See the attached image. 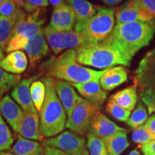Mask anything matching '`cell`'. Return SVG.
<instances>
[{
  "mask_svg": "<svg viewBox=\"0 0 155 155\" xmlns=\"http://www.w3.org/2000/svg\"><path fill=\"white\" fill-rule=\"evenodd\" d=\"M154 35L155 19L116 24L108 38L132 60L139 50L150 44Z\"/></svg>",
  "mask_w": 155,
  "mask_h": 155,
  "instance_id": "obj_1",
  "label": "cell"
},
{
  "mask_svg": "<svg viewBox=\"0 0 155 155\" xmlns=\"http://www.w3.org/2000/svg\"><path fill=\"white\" fill-rule=\"evenodd\" d=\"M76 58L78 63L100 69L116 65L129 67L131 61L108 37L98 43L85 45L78 48Z\"/></svg>",
  "mask_w": 155,
  "mask_h": 155,
  "instance_id": "obj_2",
  "label": "cell"
},
{
  "mask_svg": "<svg viewBox=\"0 0 155 155\" xmlns=\"http://www.w3.org/2000/svg\"><path fill=\"white\" fill-rule=\"evenodd\" d=\"M46 96L40 111V131L45 137H54L66 127V112L58 98L54 87V79L44 78Z\"/></svg>",
  "mask_w": 155,
  "mask_h": 155,
  "instance_id": "obj_3",
  "label": "cell"
},
{
  "mask_svg": "<svg viewBox=\"0 0 155 155\" xmlns=\"http://www.w3.org/2000/svg\"><path fill=\"white\" fill-rule=\"evenodd\" d=\"M107 70L98 71L79 65L77 61L76 50L70 49L54 61L50 73L60 80L72 83H85L99 81Z\"/></svg>",
  "mask_w": 155,
  "mask_h": 155,
  "instance_id": "obj_4",
  "label": "cell"
},
{
  "mask_svg": "<svg viewBox=\"0 0 155 155\" xmlns=\"http://www.w3.org/2000/svg\"><path fill=\"white\" fill-rule=\"evenodd\" d=\"M96 13L88 20L75 23V31L80 33L86 45L96 44L104 41L113 32L115 24L114 9L96 6Z\"/></svg>",
  "mask_w": 155,
  "mask_h": 155,
  "instance_id": "obj_5",
  "label": "cell"
},
{
  "mask_svg": "<svg viewBox=\"0 0 155 155\" xmlns=\"http://www.w3.org/2000/svg\"><path fill=\"white\" fill-rule=\"evenodd\" d=\"M100 110L81 97L68 118L66 128L77 134L83 135L89 131L93 119Z\"/></svg>",
  "mask_w": 155,
  "mask_h": 155,
  "instance_id": "obj_6",
  "label": "cell"
},
{
  "mask_svg": "<svg viewBox=\"0 0 155 155\" xmlns=\"http://www.w3.org/2000/svg\"><path fill=\"white\" fill-rule=\"evenodd\" d=\"M42 33L55 54L61 53L65 49L77 50L78 48L86 45L83 37L75 30L69 32H58L48 25L43 28Z\"/></svg>",
  "mask_w": 155,
  "mask_h": 155,
  "instance_id": "obj_7",
  "label": "cell"
},
{
  "mask_svg": "<svg viewBox=\"0 0 155 155\" xmlns=\"http://www.w3.org/2000/svg\"><path fill=\"white\" fill-rule=\"evenodd\" d=\"M86 144L84 138L68 131L45 141V146L58 149L68 155H89Z\"/></svg>",
  "mask_w": 155,
  "mask_h": 155,
  "instance_id": "obj_8",
  "label": "cell"
},
{
  "mask_svg": "<svg viewBox=\"0 0 155 155\" xmlns=\"http://www.w3.org/2000/svg\"><path fill=\"white\" fill-rule=\"evenodd\" d=\"M45 19L41 9L29 15H27L25 12L21 9L13 35H21L29 39L32 38L42 32L43 28L42 27L45 22Z\"/></svg>",
  "mask_w": 155,
  "mask_h": 155,
  "instance_id": "obj_9",
  "label": "cell"
},
{
  "mask_svg": "<svg viewBox=\"0 0 155 155\" xmlns=\"http://www.w3.org/2000/svg\"><path fill=\"white\" fill-rule=\"evenodd\" d=\"M134 81L139 90L155 89V49L148 52L139 62Z\"/></svg>",
  "mask_w": 155,
  "mask_h": 155,
  "instance_id": "obj_10",
  "label": "cell"
},
{
  "mask_svg": "<svg viewBox=\"0 0 155 155\" xmlns=\"http://www.w3.org/2000/svg\"><path fill=\"white\" fill-rule=\"evenodd\" d=\"M75 15L66 2L54 8L49 26L58 32H69L75 26Z\"/></svg>",
  "mask_w": 155,
  "mask_h": 155,
  "instance_id": "obj_11",
  "label": "cell"
},
{
  "mask_svg": "<svg viewBox=\"0 0 155 155\" xmlns=\"http://www.w3.org/2000/svg\"><path fill=\"white\" fill-rule=\"evenodd\" d=\"M38 77L39 75H36L29 78L23 79L17 83L12 91V97L24 112L37 111L31 98L30 86L33 81L36 80Z\"/></svg>",
  "mask_w": 155,
  "mask_h": 155,
  "instance_id": "obj_12",
  "label": "cell"
},
{
  "mask_svg": "<svg viewBox=\"0 0 155 155\" xmlns=\"http://www.w3.org/2000/svg\"><path fill=\"white\" fill-rule=\"evenodd\" d=\"M85 99L101 110L107 98V92L101 88L99 81L85 83H71Z\"/></svg>",
  "mask_w": 155,
  "mask_h": 155,
  "instance_id": "obj_13",
  "label": "cell"
},
{
  "mask_svg": "<svg viewBox=\"0 0 155 155\" xmlns=\"http://www.w3.org/2000/svg\"><path fill=\"white\" fill-rule=\"evenodd\" d=\"M0 112L15 132L18 134L25 113L9 95L0 100Z\"/></svg>",
  "mask_w": 155,
  "mask_h": 155,
  "instance_id": "obj_14",
  "label": "cell"
},
{
  "mask_svg": "<svg viewBox=\"0 0 155 155\" xmlns=\"http://www.w3.org/2000/svg\"><path fill=\"white\" fill-rule=\"evenodd\" d=\"M54 87L58 98L65 108L68 118L81 97L75 91L73 85L67 81L54 80Z\"/></svg>",
  "mask_w": 155,
  "mask_h": 155,
  "instance_id": "obj_15",
  "label": "cell"
},
{
  "mask_svg": "<svg viewBox=\"0 0 155 155\" xmlns=\"http://www.w3.org/2000/svg\"><path fill=\"white\" fill-rule=\"evenodd\" d=\"M38 111L24 112L25 116L21 123L19 135L23 138L41 141L43 135L40 131V123Z\"/></svg>",
  "mask_w": 155,
  "mask_h": 155,
  "instance_id": "obj_16",
  "label": "cell"
},
{
  "mask_svg": "<svg viewBox=\"0 0 155 155\" xmlns=\"http://www.w3.org/2000/svg\"><path fill=\"white\" fill-rule=\"evenodd\" d=\"M124 130H126L125 129L119 127L105 115L98 112L92 120L89 131L101 139H104Z\"/></svg>",
  "mask_w": 155,
  "mask_h": 155,
  "instance_id": "obj_17",
  "label": "cell"
},
{
  "mask_svg": "<svg viewBox=\"0 0 155 155\" xmlns=\"http://www.w3.org/2000/svg\"><path fill=\"white\" fill-rule=\"evenodd\" d=\"M25 50L30 59L31 65H35L40 60L45 57L49 53V48L42 32L30 39Z\"/></svg>",
  "mask_w": 155,
  "mask_h": 155,
  "instance_id": "obj_18",
  "label": "cell"
},
{
  "mask_svg": "<svg viewBox=\"0 0 155 155\" xmlns=\"http://www.w3.org/2000/svg\"><path fill=\"white\" fill-rule=\"evenodd\" d=\"M127 79L128 74L126 69L122 66H117L108 68L101 77L99 82L105 91H110L127 81Z\"/></svg>",
  "mask_w": 155,
  "mask_h": 155,
  "instance_id": "obj_19",
  "label": "cell"
},
{
  "mask_svg": "<svg viewBox=\"0 0 155 155\" xmlns=\"http://www.w3.org/2000/svg\"><path fill=\"white\" fill-rule=\"evenodd\" d=\"M28 58L24 52H12L0 62V66L7 72L19 74L24 72L28 67Z\"/></svg>",
  "mask_w": 155,
  "mask_h": 155,
  "instance_id": "obj_20",
  "label": "cell"
},
{
  "mask_svg": "<svg viewBox=\"0 0 155 155\" xmlns=\"http://www.w3.org/2000/svg\"><path fill=\"white\" fill-rule=\"evenodd\" d=\"M117 24L142 21L138 0H128L116 12Z\"/></svg>",
  "mask_w": 155,
  "mask_h": 155,
  "instance_id": "obj_21",
  "label": "cell"
},
{
  "mask_svg": "<svg viewBox=\"0 0 155 155\" xmlns=\"http://www.w3.org/2000/svg\"><path fill=\"white\" fill-rule=\"evenodd\" d=\"M9 152L17 155H42L45 153V148L38 141L25 139L19 135Z\"/></svg>",
  "mask_w": 155,
  "mask_h": 155,
  "instance_id": "obj_22",
  "label": "cell"
},
{
  "mask_svg": "<svg viewBox=\"0 0 155 155\" xmlns=\"http://www.w3.org/2000/svg\"><path fill=\"white\" fill-rule=\"evenodd\" d=\"M127 130L119 131L102 139L109 155H120L129 146L127 139Z\"/></svg>",
  "mask_w": 155,
  "mask_h": 155,
  "instance_id": "obj_23",
  "label": "cell"
},
{
  "mask_svg": "<svg viewBox=\"0 0 155 155\" xmlns=\"http://www.w3.org/2000/svg\"><path fill=\"white\" fill-rule=\"evenodd\" d=\"M21 9L12 17H0V54H4L9 39L14 33L15 25Z\"/></svg>",
  "mask_w": 155,
  "mask_h": 155,
  "instance_id": "obj_24",
  "label": "cell"
},
{
  "mask_svg": "<svg viewBox=\"0 0 155 155\" xmlns=\"http://www.w3.org/2000/svg\"><path fill=\"white\" fill-rule=\"evenodd\" d=\"M111 98L121 107L131 111L134 108L138 101L137 87L135 85L127 87L112 95Z\"/></svg>",
  "mask_w": 155,
  "mask_h": 155,
  "instance_id": "obj_25",
  "label": "cell"
},
{
  "mask_svg": "<svg viewBox=\"0 0 155 155\" xmlns=\"http://www.w3.org/2000/svg\"><path fill=\"white\" fill-rule=\"evenodd\" d=\"M72 7L75 15L76 22L88 20L96 13V7L87 0H65Z\"/></svg>",
  "mask_w": 155,
  "mask_h": 155,
  "instance_id": "obj_26",
  "label": "cell"
},
{
  "mask_svg": "<svg viewBox=\"0 0 155 155\" xmlns=\"http://www.w3.org/2000/svg\"><path fill=\"white\" fill-rule=\"evenodd\" d=\"M30 95L35 107L40 112L46 96L45 84L40 81L32 82L30 86Z\"/></svg>",
  "mask_w": 155,
  "mask_h": 155,
  "instance_id": "obj_27",
  "label": "cell"
},
{
  "mask_svg": "<svg viewBox=\"0 0 155 155\" xmlns=\"http://www.w3.org/2000/svg\"><path fill=\"white\" fill-rule=\"evenodd\" d=\"M87 140L89 155H109L104 141L100 137L88 131Z\"/></svg>",
  "mask_w": 155,
  "mask_h": 155,
  "instance_id": "obj_28",
  "label": "cell"
},
{
  "mask_svg": "<svg viewBox=\"0 0 155 155\" xmlns=\"http://www.w3.org/2000/svg\"><path fill=\"white\" fill-rule=\"evenodd\" d=\"M4 59V54H0V62ZM19 75L9 74L0 66V97L20 81Z\"/></svg>",
  "mask_w": 155,
  "mask_h": 155,
  "instance_id": "obj_29",
  "label": "cell"
},
{
  "mask_svg": "<svg viewBox=\"0 0 155 155\" xmlns=\"http://www.w3.org/2000/svg\"><path fill=\"white\" fill-rule=\"evenodd\" d=\"M147 120V112L142 103L139 102L136 109L129 118L127 124L129 127L135 130L140 127Z\"/></svg>",
  "mask_w": 155,
  "mask_h": 155,
  "instance_id": "obj_30",
  "label": "cell"
},
{
  "mask_svg": "<svg viewBox=\"0 0 155 155\" xmlns=\"http://www.w3.org/2000/svg\"><path fill=\"white\" fill-rule=\"evenodd\" d=\"M13 142H14V138L12 134L4 121L0 112V152L9 150L12 147Z\"/></svg>",
  "mask_w": 155,
  "mask_h": 155,
  "instance_id": "obj_31",
  "label": "cell"
},
{
  "mask_svg": "<svg viewBox=\"0 0 155 155\" xmlns=\"http://www.w3.org/2000/svg\"><path fill=\"white\" fill-rule=\"evenodd\" d=\"M106 111L117 121L123 122H127L130 117L131 114V111L121 107L119 104H116L111 98H109V101L106 105Z\"/></svg>",
  "mask_w": 155,
  "mask_h": 155,
  "instance_id": "obj_32",
  "label": "cell"
},
{
  "mask_svg": "<svg viewBox=\"0 0 155 155\" xmlns=\"http://www.w3.org/2000/svg\"><path fill=\"white\" fill-rule=\"evenodd\" d=\"M154 134L151 132L150 130L147 129L143 126L134 130L132 134V140L134 142L139 145V148L144 144L150 142L151 141L154 140Z\"/></svg>",
  "mask_w": 155,
  "mask_h": 155,
  "instance_id": "obj_33",
  "label": "cell"
},
{
  "mask_svg": "<svg viewBox=\"0 0 155 155\" xmlns=\"http://www.w3.org/2000/svg\"><path fill=\"white\" fill-rule=\"evenodd\" d=\"M30 39L24 35L14 34L9 39L7 47H6V53H12V52L19 51V50L25 49L28 45Z\"/></svg>",
  "mask_w": 155,
  "mask_h": 155,
  "instance_id": "obj_34",
  "label": "cell"
},
{
  "mask_svg": "<svg viewBox=\"0 0 155 155\" xmlns=\"http://www.w3.org/2000/svg\"><path fill=\"white\" fill-rule=\"evenodd\" d=\"M142 21L155 19V0H138Z\"/></svg>",
  "mask_w": 155,
  "mask_h": 155,
  "instance_id": "obj_35",
  "label": "cell"
},
{
  "mask_svg": "<svg viewBox=\"0 0 155 155\" xmlns=\"http://www.w3.org/2000/svg\"><path fill=\"white\" fill-rule=\"evenodd\" d=\"M139 96L141 101L145 104L148 109L149 114L155 112V89L139 90Z\"/></svg>",
  "mask_w": 155,
  "mask_h": 155,
  "instance_id": "obj_36",
  "label": "cell"
},
{
  "mask_svg": "<svg viewBox=\"0 0 155 155\" xmlns=\"http://www.w3.org/2000/svg\"><path fill=\"white\" fill-rule=\"evenodd\" d=\"M19 8L12 0H4L0 5V17H9L15 15Z\"/></svg>",
  "mask_w": 155,
  "mask_h": 155,
  "instance_id": "obj_37",
  "label": "cell"
},
{
  "mask_svg": "<svg viewBox=\"0 0 155 155\" xmlns=\"http://www.w3.org/2000/svg\"><path fill=\"white\" fill-rule=\"evenodd\" d=\"M49 5L48 0H25L24 10L28 13H32L40 8H45Z\"/></svg>",
  "mask_w": 155,
  "mask_h": 155,
  "instance_id": "obj_38",
  "label": "cell"
},
{
  "mask_svg": "<svg viewBox=\"0 0 155 155\" xmlns=\"http://www.w3.org/2000/svg\"><path fill=\"white\" fill-rule=\"evenodd\" d=\"M140 148L144 155H155V139L144 144Z\"/></svg>",
  "mask_w": 155,
  "mask_h": 155,
  "instance_id": "obj_39",
  "label": "cell"
},
{
  "mask_svg": "<svg viewBox=\"0 0 155 155\" xmlns=\"http://www.w3.org/2000/svg\"><path fill=\"white\" fill-rule=\"evenodd\" d=\"M143 127L155 134V114L151 116L149 119H147Z\"/></svg>",
  "mask_w": 155,
  "mask_h": 155,
  "instance_id": "obj_40",
  "label": "cell"
},
{
  "mask_svg": "<svg viewBox=\"0 0 155 155\" xmlns=\"http://www.w3.org/2000/svg\"><path fill=\"white\" fill-rule=\"evenodd\" d=\"M45 155H68L63 151L49 146H45Z\"/></svg>",
  "mask_w": 155,
  "mask_h": 155,
  "instance_id": "obj_41",
  "label": "cell"
},
{
  "mask_svg": "<svg viewBox=\"0 0 155 155\" xmlns=\"http://www.w3.org/2000/svg\"><path fill=\"white\" fill-rule=\"evenodd\" d=\"M106 5H109V6H114L116 5H118L120 2H121L123 0H102Z\"/></svg>",
  "mask_w": 155,
  "mask_h": 155,
  "instance_id": "obj_42",
  "label": "cell"
},
{
  "mask_svg": "<svg viewBox=\"0 0 155 155\" xmlns=\"http://www.w3.org/2000/svg\"><path fill=\"white\" fill-rule=\"evenodd\" d=\"M48 1L54 7H58V6L61 5L62 3L65 2V0H48Z\"/></svg>",
  "mask_w": 155,
  "mask_h": 155,
  "instance_id": "obj_43",
  "label": "cell"
},
{
  "mask_svg": "<svg viewBox=\"0 0 155 155\" xmlns=\"http://www.w3.org/2000/svg\"><path fill=\"white\" fill-rule=\"evenodd\" d=\"M16 4V5L17 6V7L19 9H22L24 8L25 6V0H12Z\"/></svg>",
  "mask_w": 155,
  "mask_h": 155,
  "instance_id": "obj_44",
  "label": "cell"
},
{
  "mask_svg": "<svg viewBox=\"0 0 155 155\" xmlns=\"http://www.w3.org/2000/svg\"><path fill=\"white\" fill-rule=\"evenodd\" d=\"M0 155H17L14 154V153H12L10 152H5V151H3V152H0Z\"/></svg>",
  "mask_w": 155,
  "mask_h": 155,
  "instance_id": "obj_45",
  "label": "cell"
},
{
  "mask_svg": "<svg viewBox=\"0 0 155 155\" xmlns=\"http://www.w3.org/2000/svg\"><path fill=\"white\" fill-rule=\"evenodd\" d=\"M129 155H140V154H139V152H138L137 150H133L131 151V152L129 153Z\"/></svg>",
  "mask_w": 155,
  "mask_h": 155,
  "instance_id": "obj_46",
  "label": "cell"
},
{
  "mask_svg": "<svg viewBox=\"0 0 155 155\" xmlns=\"http://www.w3.org/2000/svg\"><path fill=\"white\" fill-rule=\"evenodd\" d=\"M3 2H4V0H0V5H1L2 4Z\"/></svg>",
  "mask_w": 155,
  "mask_h": 155,
  "instance_id": "obj_47",
  "label": "cell"
}]
</instances>
